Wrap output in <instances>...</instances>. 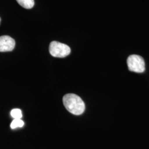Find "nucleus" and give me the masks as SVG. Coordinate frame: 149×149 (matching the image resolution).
I'll return each mask as SVG.
<instances>
[{
    "instance_id": "0eeeda50",
    "label": "nucleus",
    "mask_w": 149,
    "mask_h": 149,
    "mask_svg": "<svg viewBox=\"0 0 149 149\" xmlns=\"http://www.w3.org/2000/svg\"><path fill=\"white\" fill-rule=\"evenodd\" d=\"M11 115L12 117L14 119H21L22 114L21 109H13L11 111Z\"/></svg>"
},
{
    "instance_id": "f257e3e1",
    "label": "nucleus",
    "mask_w": 149,
    "mask_h": 149,
    "mask_svg": "<svg viewBox=\"0 0 149 149\" xmlns=\"http://www.w3.org/2000/svg\"><path fill=\"white\" fill-rule=\"evenodd\" d=\"M63 104L70 113L76 116L82 114L85 109V104L82 100L74 93L65 95L63 97Z\"/></svg>"
},
{
    "instance_id": "423d86ee",
    "label": "nucleus",
    "mask_w": 149,
    "mask_h": 149,
    "mask_svg": "<svg viewBox=\"0 0 149 149\" xmlns=\"http://www.w3.org/2000/svg\"><path fill=\"white\" fill-rule=\"evenodd\" d=\"M24 124V122L21 119H14L11 123L10 127L12 129H14L17 128H22L23 127Z\"/></svg>"
},
{
    "instance_id": "39448f33",
    "label": "nucleus",
    "mask_w": 149,
    "mask_h": 149,
    "mask_svg": "<svg viewBox=\"0 0 149 149\" xmlns=\"http://www.w3.org/2000/svg\"><path fill=\"white\" fill-rule=\"evenodd\" d=\"M18 4L26 9H31L34 6V0H16Z\"/></svg>"
},
{
    "instance_id": "6e6552de",
    "label": "nucleus",
    "mask_w": 149,
    "mask_h": 149,
    "mask_svg": "<svg viewBox=\"0 0 149 149\" xmlns=\"http://www.w3.org/2000/svg\"><path fill=\"white\" fill-rule=\"evenodd\" d=\"M1 18H0V24H1Z\"/></svg>"
},
{
    "instance_id": "20e7f679",
    "label": "nucleus",
    "mask_w": 149,
    "mask_h": 149,
    "mask_svg": "<svg viewBox=\"0 0 149 149\" xmlns=\"http://www.w3.org/2000/svg\"><path fill=\"white\" fill-rule=\"evenodd\" d=\"M15 40L11 37L3 36L0 37V52L12 51L15 47Z\"/></svg>"
},
{
    "instance_id": "7ed1b4c3",
    "label": "nucleus",
    "mask_w": 149,
    "mask_h": 149,
    "mask_svg": "<svg viewBox=\"0 0 149 149\" xmlns=\"http://www.w3.org/2000/svg\"><path fill=\"white\" fill-rule=\"evenodd\" d=\"M128 69L136 73H143L145 70V64L141 56L138 55H132L127 59Z\"/></svg>"
},
{
    "instance_id": "f03ea898",
    "label": "nucleus",
    "mask_w": 149,
    "mask_h": 149,
    "mask_svg": "<svg viewBox=\"0 0 149 149\" xmlns=\"http://www.w3.org/2000/svg\"><path fill=\"white\" fill-rule=\"evenodd\" d=\"M49 52L54 57L63 58L69 55L71 49L68 45L65 44L53 41L50 44Z\"/></svg>"
}]
</instances>
